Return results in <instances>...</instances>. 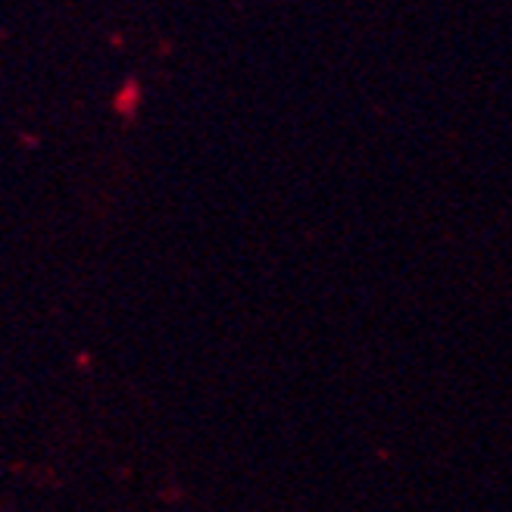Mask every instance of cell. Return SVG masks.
Instances as JSON below:
<instances>
[]
</instances>
